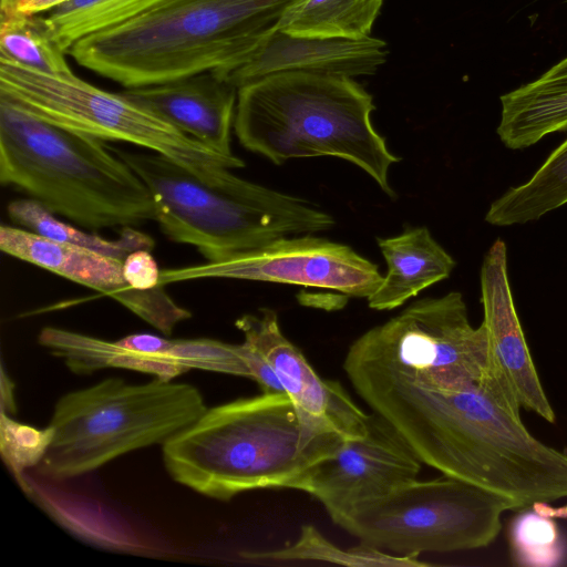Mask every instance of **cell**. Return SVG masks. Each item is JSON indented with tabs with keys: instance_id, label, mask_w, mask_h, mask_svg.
<instances>
[{
	"instance_id": "6da1fadb",
	"label": "cell",
	"mask_w": 567,
	"mask_h": 567,
	"mask_svg": "<svg viewBox=\"0 0 567 567\" xmlns=\"http://www.w3.org/2000/svg\"><path fill=\"white\" fill-rule=\"evenodd\" d=\"M350 381L442 474L507 499L513 511L567 497V454L529 433L504 381L424 384L370 367Z\"/></svg>"
},
{
	"instance_id": "7a4b0ae2",
	"label": "cell",
	"mask_w": 567,
	"mask_h": 567,
	"mask_svg": "<svg viewBox=\"0 0 567 567\" xmlns=\"http://www.w3.org/2000/svg\"><path fill=\"white\" fill-rule=\"evenodd\" d=\"M303 0H163L85 37L66 53L126 89L230 68L255 52Z\"/></svg>"
},
{
	"instance_id": "3957f363",
	"label": "cell",
	"mask_w": 567,
	"mask_h": 567,
	"mask_svg": "<svg viewBox=\"0 0 567 567\" xmlns=\"http://www.w3.org/2000/svg\"><path fill=\"white\" fill-rule=\"evenodd\" d=\"M346 439L307 419L287 393L262 392L204 412L163 444L171 477L210 498L229 501L287 488Z\"/></svg>"
},
{
	"instance_id": "277c9868",
	"label": "cell",
	"mask_w": 567,
	"mask_h": 567,
	"mask_svg": "<svg viewBox=\"0 0 567 567\" xmlns=\"http://www.w3.org/2000/svg\"><path fill=\"white\" fill-rule=\"evenodd\" d=\"M0 182L91 230L156 217L146 185L104 141L44 121L2 96Z\"/></svg>"
},
{
	"instance_id": "5b68a950",
	"label": "cell",
	"mask_w": 567,
	"mask_h": 567,
	"mask_svg": "<svg viewBox=\"0 0 567 567\" xmlns=\"http://www.w3.org/2000/svg\"><path fill=\"white\" fill-rule=\"evenodd\" d=\"M372 95L352 78L279 72L238 89L234 130L240 144L280 165L332 156L369 174L390 197V167L400 158L371 122Z\"/></svg>"
},
{
	"instance_id": "8992f818",
	"label": "cell",
	"mask_w": 567,
	"mask_h": 567,
	"mask_svg": "<svg viewBox=\"0 0 567 567\" xmlns=\"http://www.w3.org/2000/svg\"><path fill=\"white\" fill-rule=\"evenodd\" d=\"M110 150L148 188L161 230L175 243L195 247L208 262L334 225L330 214L303 198L258 184L244 193H226L161 154Z\"/></svg>"
},
{
	"instance_id": "52a82bcc",
	"label": "cell",
	"mask_w": 567,
	"mask_h": 567,
	"mask_svg": "<svg viewBox=\"0 0 567 567\" xmlns=\"http://www.w3.org/2000/svg\"><path fill=\"white\" fill-rule=\"evenodd\" d=\"M206 410L188 383L104 379L56 401L49 423L53 439L37 473L53 481L83 475L128 452L163 445Z\"/></svg>"
},
{
	"instance_id": "ba28073f",
	"label": "cell",
	"mask_w": 567,
	"mask_h": 567,
	"mask_svg": "<svg viewBox=\"0 0 567 567\" xmlns=\"http://www.w3.org/2000/svg\"><path fill=\"white\" fill-rule=\"evenodd\" d=\"M0 96L61 127L161 154L215 189L236 194L254 185L231 173L245 166L239 157L208 148L121 92L104 91L74 74H45L0 56Z\"/></svg>"
},
{
	"instance_id": "9c48e42d",
	"label": "cell",
	"mask_w": 567,
	"mask_h": 567,
	"mask_svg": "<svg viewBox=\"0 0 567 567\" xmlns=\"http://www.w3.org/2000/svg\"><path fill=\"white\" fill-rule=\"evenodd\" d=\"M512 504L486 489L444 475L406 482L359 503L332 520L367 544L399 556L486 547Z\"/></svg>"
},
{
	"instance_id": "30bf717a",
	"label": "cell",
	"mask_w": 567,
	"mask_h": 567,
	"mask_svg": "<svg viewBox=\"0 0 567 567\" xmlns=\"http://www.w3.org/2000/svg\"><path fill=\"white\" fill-rule=\"evenodd\" d=\"M346 358L404 373L507 382L493 357L484 323L471 324L458 291L412 302L360 336Z\"/></svg>"
},
{
	"instance_id": "8fae6325",
	"label": "cell",
	"mask_w": 567,
	"mask_h": 567,
	"mask_svg": "<svg viewBox=\"0 0 567 567\" xmlns=\"http://www.w3.org/2000/svg\"><path fill=\"white\" fill-rule=\"evenodd\" d=\"M301 235L285 237L221 261L161 270L168 284L223 278L337 290L369 298L383 280L379 267L350 246Z\"/></svg>"
},
{
	"instance_id": "7c38bea8",
	"label": "cell",
	"mask_w": 567,
	"mask_h": 567,
	"mask_svg": "<svg viewBox=\"0 0 567 567\" xmlns=\"http://www.w3.org/2000/svg\"><path fill=\"white\" fill-rule=\"evenodd\" d=\"M422 464L395 429L371 413L363 437L344 440L334 453L310 465L287 488L312 495L333 519L359 503L417 478Z\"/></svg>"
},
{
	"instance_id": "4fadbf2b",
	"label": "cell",
	"mask_w": 567,
	"mask_h": 567,
	"mask_svg": "<svg viewBox=\"0 0 567 567\" xmlns=\"http://www.w3.org/2000/svg\"><path fill=\"white\" fill-rule=\"evenodd\" d=\"M0 249L116 300L165 336H171L178 323L192 317L163 285L148 290L131 287L123 275V261L95 250L7 225L0 227Z\"/></svg>"
},
{
	"instance_id": "5bb4252c",
	"label": "cell",
	"mask_w": 567,
	"mask_h": 567,
	"mask_svg": "<svg viewBox=\"0 0 567 567\" xmlns=\"http://www.w3.org/2000/svg\"><path fill=\"white\" fill-rule=\"evenodd\" d=\"M235 324L243 332L244 342L271 368L307 419L346 440L367 434L370 414L358 406L340 383L319 377L299 348L285 337L274 310L244 315Z\"/></svg>"
},
{
	"instance_id": "9a60e30c",
	"label": "cell",
	"mask_w": 567,
	"mask_h": 567,
	"mask_svg": "<svg viewBox=\"0 0 567 567\" xmlns=\"http://www.w3.org/2000/svg\"><path fill=\"white\" fill-rule=\"evenodd\" d=\"M481 293L489 346L520 408L554 424L556 413L543 388L518 319L507 272V247L496 239L481 267Z\"/></svg>"
},
{
	"instance_id": "2e32d148",
	"label": "cell",
	"mask_w": 567,
	"mask_h": 567,
	"mask_svg": "<svg viewBox=\"0 0 567 567\" xmlns=\"http://www.w3.org/2000/svg\"><path fill=\"white\" fill-rule=\"evenodd\" d=\"M386 43L378 38H310L278 29L248 58L216 72L239 89L279 72L347 78L371 75L386 61Z\"/></svg>"
},
{
	"instance_id": "e0dca14e",
	"label": "cell",
	"mask_w": 567,
	"mask_h": 567,
	"mask_svg": "<svg viewBox=\"0 0 567 567\" xmlns=\"http://www.w3.org/2000/svg\"><path fill=\"white\" fill-rule=\"evenodd\" d=\"M121 93L208 148L234 155L230 135L238 89L216 71L128 87Z\"/></svg>"
},
{
	"instance_id": "ac0fdd59",
	"label": "cell",
	"mask_w": 567,
	"mask_h": 567,
	"mask_svg": "<svg viewBox=\"0 0 567 567\" xmlns=\"http://www.w3.org/2000/svg\"><path fill=\"white\" fill-rule=\"evenodd\" d=\"M38 342L63 359L69 370L76 374L122 368L171 381L189 371L186 339L132 333L109 341L63 328L44 327Z\"/></svg>"
},
{
	"instance_id": "d6986e66",
	"label": "cell",
	"mask_w": 567,
	"mask_h": 567,
	"mask_svg": "<svg viewBox=\"0 0 567 567\" xmlns=\"http://www.w3.org/2000/svg\"><path fill=\"white\" fill-rule=\"evenodd\" d=\"M388 271L380 287L368 298L374 310H392L430 286L450 277L453 257L426 227H416L389 238H378Z\"/></svg>"
},
{
	"instance_id": "ffe728a7",
	"label": "cell",
	"mask_w": 567,
	"mask_h": 567,
	"mask_svg": "<svg viewBox=\"0 0 567 567\" xmlns=\"http://www.w3.org/2000/svg\"><path fill=\"white\" fill-rule=\"evenodd\" d=\"M496 133L509 150L567 131V55L537 79L501 96Z\"/></svg>"
},
{
	"instance_id": "44dd1931",
	"label": "cell",
	"mask_w": 567,
	"mask_h": 567,
	"mask_svg": "<svg viewBox=\"0 0 567 567\" xmlns=\"http://www.w3.org/2000/svg\"><path fill=\"white\" fill-rule=\"evenodd\" d=\"M567 204V138L524 184L495 199L486 215L489 225L504 227L535 221Z\"/></svg>"
},
{
	"instance_id": "7402d4cb",
	"label": "cell",
	"mask_w": 567,
	"mask_h": 567,
	"mask_svg": "<svg viewBox=\"0 0 567 567\" xmlns=\"http://www.w3.org/2000/svg\"><path fill=\"white\" fill-rule=\"evenodd\" d=\"M383 0H303L284 17L279 30L300 37H370Z\"/></svg>"
},
{
	"instance_id": "603a6c76",
	"label": "cell",
	"mask_w": 567,
	"mask_h": 567,
	"mask_svg": "<svg viewBox=\"0 0 567 567\" xmlns=\"http://www.w3.org/2000/svg\"><path fill=\"white\" fill-rule=\"evenodd\" d=\"M7 214L18 227L53 240L82 246L121 261L135 250H152L155 246L153 237L131 226L122 227L116 239H106L82 230L80 227L60 220L53 213L31 198L10 202Z\"/></svg>"
},
{
	"instance_id": "cb8c5ba5",
	"label": "cell",
	"mask_w": 567,
	"mask_h": 567,
	"mask_svg": "<svg viewBox=\"0 0 567 567\" xmlns=\"http://www.w3.org/2000/svg\"><path fill=\"white\" fill-rule=\"evenodd\" d=\"M240 555L251 561L260 563L323 561L358 567H424L431 565L420 560L416 556L393 555L363 543L349 548L339 547L310 524L301 526L299 537L290 545L275 550L244 551Z\"/></svg>"
},
{
	"instance_id": "d4e9b609",
	"label": "cell",
	"mask_w": 567,
	"mask_h": 567,
	"mask_svg": "<svg viewBox=\"0 0 567 567\" xmlns=\"http://www.w3.org/2000/svg\"><path fill=\"white\" fill-rule=\"evenodd\" d=\"M64 54L44 17L14 10L0 13L1 58L37 72L72 75Z\"/></svg>"
},
{
	"instance_id": "484cf974",
	"label": "cell",
	"mask_w": 567,
	"mask_h": 567,
	"mask_svg": "<svg viewBox=\"0 0 567 567\" xmlns=\"http://www.w3.org/2000/svg\"><path fill=\"white\" fill-rule=\"evenodd\" d=\"M163 0H69L44 18L66 53L81 39L123 24Z\"/></svg>"
},
{
	"instance_id": "4316f807",
	"label": "cell",
	"mask_w": 567,
	"mask_h": 567,
	"mask_svg": "<svg viewBox=\"0 0 567 567\" xmlns=\"http://www.w3.org/2000/svg\"><path fill=\"white\" fill-rule=\"evenodd\" d=\"M547 504L519 509L508 526L511 558L516 566H566L567 534Z\"/></svg>"
},
{
	"instance_id": "83f0119b",
	"label": "cell",
	"mask_w": 567,
	"mask_h": 567,
	"mask_svg": "<svg viewBox=\"0 0 567 567\" xmlns=\"http://www.w3.org/2000/svg\"><path fill=\"white\" fill-rule=\"evenodd\" d=\"M53 439V431L48 425L40 430L20 423L1 412L0 450L8 468L22 485L23 472L35 467L45 455Z\"/></svg>"
},
{
	"instance_id": "f1b7e54d",
	"label": "cell",
	"mask_w": 567,
	"mask_h": 567,
	"mask_svg": "<svg viewBox=\"0 0 567 567\" xmlns=\"http://www.w3.org/2000/svg\"><path fill=\"white\" fill-rule=\"evenodd\" d=\"M151 251L138 249L123 260L124 278L135 289L148 290L161 285V270Z\"/></svg>"
},
{
	"instance_id": "f546056e",
	"label": "cell",
	"mask_w": 567,
	"mask_h": 567,
	"mask_svg": "<svg viewBox=\"0 0 567 567\" xmlns=\"http://www.w3.org/2000/svg\"><path fill=\"white\" fill-rule=\"evenodd\" d=\"M66 1L69 0H14L12 10L24 14H38L51 11Z\"/></svg>"
},
{
	"instance_id": "4dcf8cb0",
	"label": "cell",
	"mask_w": 567,
	"mask_h": 567,
	"mask_svg": "<svg viewBox=\"0 0 567 567\" xmlns=\"http://www.w3.org/2000/svg\"><path fill=\"white\" fill-rule=\"evenodd\" d=\"M17 411L14 396H13V383L10 378L6 374V371H1V412L8 415L14 414Z\"/></svg>"
},
{
	"instance_id": "1f68e13d",
	"label": "cell",
	"mask_w": 567,
	"mask_h": 567,
	"mask_svg": "<svg viewBox=\"0 0 567 567\" xmlns=\"http://www.w3.org/2000/svg\"><path fill=\"white\" fill-rule=\"evenodd\" d=\"M14 0H1L0 12L11 11L13 9Z\"/></svg>"
},
{
	"instance_id": "d6a6232c",
	"label": "cell",
	"mask_w": 567,
	"mask_h": 567,
	"mask_svg": "<svg viewBox=\"0 0 567 567\" xmlns=\"http://www.w3.org/2000/svg\"><path fill=\"white\" fill-rule=\"evenodd\" d=\"M566 3H567V0H566Z\"/></svg>"
}]
</instances>
